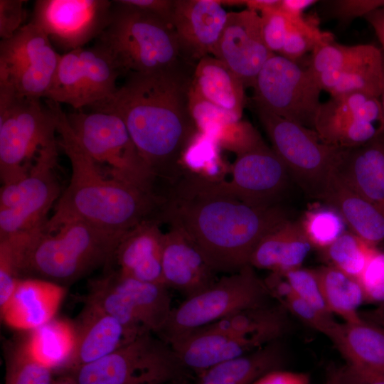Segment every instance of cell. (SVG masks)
Returning <instances> with one entry per match:
<instances>
[{"instance_id": "8", "label": "cell", "mask_w": 384, "mask_h": 384, "mask_svg": "<svg viewBox=\"0 0 384 384\" xmlns=\"http://www.w3.org/2000/svg\"><path fill=\"white\" fill-rule=\"evenodd\" d=\"M77 384H166L195 380L167 342L144 334L114 352L68 373Z\"/></svg>"}, {"instance_id": "29", "label": "cell", "mask_w": 384, "mask_h": 384, "mask_svg": "<svg viewBox=\"0 0 384 384\" xmlns=\"http://www.w3.org/2000/svg\"><path fill=\"white\" fill-rule=\"evenodd\" d=\"M348 361L356 368L384 373V328L361 319L339 323L330 338Z\"/></svg>"}, {"instance_id": "28", "label": "cell", "mask_w": 384, "mask_h": 384, "mask_svg": "<svg viewBox=\"0 0 384 384\" xmlns=\"http://www.w3.org/2000/svg\"><path fill=\"white\" fill-rule=\"evenodd\" d=\"M191 87L206 101L242 117L245 87L220 60L211 55L202 58L195 65Z\"/></svg>"}, {"instance_id": "20", "label": "cell", "mask_w": 384, "mask_h": 384, "mask_svg": "<svg viewBox=\"0 0 384 384\" xmlns=\"http://www.w3.org/2000/svg\"><path fill=\"white\" fill-rule=\"evenodd\" d=\"M161 270L164 284L186 298L201 292L218 279L198 246L175 226H170L164 235Z\"/></svg>"}, {"instance_id": "45", "label": "cell", "mask_w": 384, "mask_h": 384, "mask_svg": "<svg viewBox=\"0 0 384 384\" xmlns=\"http://www.w3.org/2000/svg\"><path fill=\"white\" fill-rule=\"evenodd\" d=\"M119 3L151 13L170 23L174 0H118Z\"/></svg>"}, {"instance_id": "40", "label": "cell", "mask_w": 384, "mask_h": 384, "mask_svg": "<svg viewBox=\"0 0 384 384\" xmlns=\"http://www.w3.org/2000/svg\"><path fill=\"white\" fill-rule=\"evenodd\" d=\"M281 304L289 314L294 316L311 329L331 338L338 324L332 316L319 311L294 293L285 299Z\"/></svg>"}, {"instance_id": "36", "label": "cell", "mask_w": 384, "mask_h": 384, "mask_svg": "<svg viewBox=\"0 0 384 384\" xmlns=\"http://www.w3.org/2000/svg\"><path fill=\"white\" fill-rule=\"evenodd\" d=\"M379 48L372 44L346 46L329 39L314 48L309 68L316 74L339 70L361 61Z\"/></svg>"}, {"instance_id": "19", "label": "cell", "mask_w": 384, "mask_h": 384, "mask_svg": "<svg viewBox=\"0 0 384 384\" xmlns=\"http://www.w3.org/2000/svg\"><path fill=\"white\" fill-rule=\"evenodd\" d=\"M228 14L218 0H174L170 23L184 60L192 65L211 55L224 29Z\"/></svg>"}, {"instance_id": "35", "label": "cell", "mask_w": 384, "mask_h": 384, "mask_svg": "<svg viewBox=\"0 0 384 384\" xmlns=\"http://www.w3.org/2000/svg\"><path fill=\"white\" fill-rule=\"evenodd\" d=\"M6 384H53V371L31 353L26 339L5 346Z\"/></svg>"}, {"instance_id": "44", "label": "cell", "mask_w": 384, "mask_h": 384, "mask_svg": "<svg viewBox=\"0 0 384 384\" xmlns=\"http://www.w3.org/2000/svg\"><path fill=\"white\" fill-rule=\"evenodd\" d=\"M23 0H0V36L2 40L12 37L22 26L25 18Z\"/></svg>"}, {"instance_id": "18", "label": "cell", "mask_w": 384, "mask_h": 384, "mask_svg": "<svg viewBox=\"0 0 384 384\" xmlns=\"http://www.w3.org/2000/svg\"><path fill=\"white\" fill-rule=\"evenodd\" d=\"M274 54L264 41L257 12L247 9L228 12L213 56L226 64L245 88L253 87L260 70Z\"/></svg>"}, {"instance_id": "6", "label": "cell", "mask_w": 384, "mask_h": 384, "mask_svg": "<svg viewBox=\"0 0 384 384\" xmlns=\"http://www.w3.org/2000/svg\"><path fill=\"white\" fill-rule=\"evenodd\" d=\"M55 115L40 99L0 89V177L2 185L28 174L41 151L56 142Z\"/></svg>"}, {"instance_id": "24", "label": "cell", "mask_w": 384, "mask_h": 384, "mask_svg": "<svg viewBox=\"0 0 384 384\" xmlns=\"http://www.w3.org/2000/svg\"><path fill=\"white\" fill-rule=\"evenodd\" d=\"M66 292L64 286L38 279L19 280L1 317L9 326L31 331L55 318Z\"/></svg>"}, {"instance_id": "7", "label": "cell", "mask_w": 384, "mask_h": 384, "mask_svg": "<svg viewBox=\"0 0 384 384\" xmlns=\"http://www.w3.org/2000/svg\"><path fill=\"white\" fill-rule=\"evenodd\" d=\"M67 117L79 142L106 176L159 193L155 188L156 177L118 116L78 110Z\"/></svg>"}, {"instance_id": "27", "label": "cell", "mask_w": 384, "mask_h": 384, "mask_svg": "<svg viewBox=\"0 0 384 384\" xmlns=\"http://www.w3.org/2000/svg\"><path fill=\"white\" fill-rule=\"evenodd\" d=\"M313 246L300 220L289 219L266 235L254 249L249 265L285 273L301 267Z\"/></svg>"}, {"instance_id": "15", "label": "cell", "mask_w": 384, "mask_h": 384, "mask_svg": "<svg viewBox=\"0 0 384 384\" xmlns=\"http://www.w3.org/2000/svg\"><path fill=\"white\" fill-rule=\"evenodd\" d=\"M236 155L231 166L230 180L202 183L255 207L279 205L292 178L272 148L262 138Z\"/></svg>"}, {"instance_id": "48", "label": "cell", "mask_w": 384, "mask_h": 384, "mask_svg": "<svg viewBox=\"0 0 384 384\" xmlns=\"http://www.w3.org/2000/svg\"><path fill=\"white\" fill-rule=\"evenodd\" d=\"M317 3L316 0H281L279 9L291 21L304 17V11Z\"/></svg>"}, {"instance_id": "32", "label": "cell", "mask_w": 384, "mask_h": 384, "mask_svg": "<svg viewBox=\"0 0 384 384\" xmlns=\"http://www.w3.org/2000/svg\"><path fill=\"white\" fill-rule=\"evenodd\" d=\"M316 75L321 90L329 92L331 97L366 93L380 97L383 80L382 50L380 48L366 58L343 69Z\"/></svg>"}, {"instance_id": "21", "label": "cell", "mask_w": 384, "mask_h": 384, "mask_svg": "<svg viewBox=\"0 0 384 384\" xmlns=\"http://www.w3.org/2000/svg\"><path fill=\"white\" fill-rule=\"evenodd\" d=\"M157 218L145 220L129 230L119 242L105 270L138 280L163 284L164 235ZM165 285V284H164Z\"/></svg>"}, {"instance_id": "11", "label": "cell", "mask_w": 384, "mask_h": 384, "mask_svg": "<svg viewBox=\"0 0 384 384\" xmlns=\"http://www.w3.org/2000/svg\"><path fill=\"white\" fill-rule=\"evenodd\" d=\"M58 141L44 148L26 176L2 185L0 192V238L44 227L48 214L60 196L55 168Z\"/></svg>"}, {"instance_id": "14", "label": "cell", "mask_w": 384, "mask_h": 384, "mask_svg": "<svg viewBox=\"0 0 384 384\" xmlns=\"http://www.w3.org/2000/svg\"><path fill=\"white\" fill-rule=\"evenodd\" d=\"M60 54L47 34L30 21L0 43V89L18 96L45 97Z\"/></svg>"}, {"instance_id": "54", "label": "cell", "mask_w": 384, "mask_h": 384, "mask_svg": "<svg viewBox=\"0 0 384 384\" xmlns=\"http://www.w3.org/2000/svg\"><path fill=\"white\" fill-rule=\"evenodd\" d=\"M338 380V370H334L330 373L324 384H337Z\"/></svg>"}, {"instance_id": "26", "label": "cell", "mask_w": 384, "mask_h": 384, "mask_svg": "<svg viewBox=\"0 0 384 384\" xmlns=\"http://www.w3.org/2000/svg\"><path fill=\"white\" fill-rule=\"evenodd\" d=\"M342 217L350 231L370 245L384 240V212L346 183L334 171L321 199Z\"/></svg>"}, {"instance_id": "43", "label": "cell", "mask_w": 384, "mask_h": 384, "mask_svg": "<svg viewBox=\"0 0 384 384\" xmlns=\"http://www.w3.org/2000/svg\"><path fill=\"white\" fill-rule=\"evenodd\" d=\"M331 15L341 26L384 7V0H336L328 1Z\"/></svg>"}, {"instance_id": "52", "label": "cell", "mask_w": 384, "mask_h": 384, "mask_svg": "<svg viewBox=\"0 0 384 384\" xmlns=\"http://www.w3.org/2000/svg\"><path fill=\"white\" fill-rule=\"evenodd\" d=\"M53 384H77V383L71 375L63 373L55 379Z\"/></svg>"}, {"instance_id": "4", "label": "cell", "mask_w": 384, "mask_h": 384, "mask_svg": "<svg viewBox=\"0 0 384 384\" xmlns=\"http://www.w3.org/2000/svg\"><path fill=\"white\" fill-rule=\"evenodd\" d=\"M127 233L72 220L51 229L18 234L14 243L21 277L62 286L73 283L106 267Z\"/></svg>"}, {"instance_id": "51", "label": "cell", "mask_w": 384, "mask_h": 384, "mask_svg": "<svg viewBox=\"0 0 384 384\" xmlns=\"http://www.w3.org/2000/svg\"><path fill=\"white\" fill-rule=\"evenodd\" d=\"M361 317L369 322L384 328V304L378 305L376 308L359 312Z\"/></svg>"}, {"instance_id": "34", "label": "cell", "mask_w": 384, "mask_h": 384, "mask_svg": "<svg viewBox=\"0 0 384 384\" xmlns=\"http://www.w3.org/2000/svg\"><path fill=\"white\" fill-rule=\"evenodd\" d=\"M375 250V246L366 242L352 232L345 231L321 251L328 265L358 279Z\"/></svg>"}, {"instance_id": "1", "label": "cell", "mask_w": 384, "mask_h": 384, "mask_svg": "<svg viewBox=\"0 0 384 384\" xmlns=\"http://www.w3.org/2000/svg\"><path fill=\"white\" fill-rule=\"evenodd\" d=\"M191 65L129 73L112 98L91 107L124 122L139 154L168 188L182 178L183 152L198 132L189 107Z\"/></svg>"}, {"instance_id": "5", "label": "cell", "mask_w": 384, "mask_h": 384, "mask_svg": "<svg viewBox=\"0 0 384 384\" xmlns=\"http://www.w3.org/2000/svg\"><path fill=\"white\" fill-rule=\"evenodd\" d=\"M112 3L110 22L97 43L111 54L122 74L163 70L186 62L171 24L145 11Z\"/></svg>"}, {"instance_id": "47", "label": "cell", "mask_w": 384, "mask_h": 384, "mask_svg": "<svg viewBox=\"0 0 384 384\" xmlns=\"http://www.w3.org/2000/svg\"><path fill=\"white\" fill-rule=\"evenodd\" d=\"M252 384H310V377L306 373L277 369L263 375Z\"/></svg>"}, {"instance_id": "23", "label": "cell", "mask_w": 384, "mask_h": 384, "mask_svg": "<svg viewBox=\"0 0 384 384\" xmlns=\"http://www.w3.org/2000/svg\"><path fill=\"white\" fill-rule=\"evenodd\" d=\"M103 276L123 299L129 326L141 334L158 336L173 309L169 288L163 284L138 280L114 270H105Z\"/></svg>"}, {"instance_id": "42", "label": "cell", "mask_w": 384, "mask_h": 384, "mask_svg": "<svg viewBox=\"0 0 384 384\" xmlns=\"http://www.w3.org/2000/svg\"><path fill=\"white\" fill-rule=\"evenodd\" d=\"M264 41L269 50L279 54L282 50L292 21L279 8L262 12L260 14Z\"/></svg>"}, {"instance_id": "38", "label": "cell", "mask_w": 384, "mask_h": 384, "mask_svg": "<svg viewBox=\"0 0 384 384\" xmlns=\"http://www.w3.org/2000/svg\"><path fill=\"white\" fill-rule=\"evenodd\" d=\"M334 38L331 33L322 31L310 20L304 16L292 21V26L287 34L281 55L297 62L306 53L312 52L321 42Z\"/></svg>"}, {"instance_id": "30", "label": "cell", "mask_w": 384, "mask_h": 384, "mask_svg": "<svg viewBox=\"0 0 384 384\" xmlns=\"http://www.w3.org/2000/svg\"><path fill=\"white\" fill-rule=\"evenodd\" d=\"M284 358L282 346L275 341L212 366L197 375L193 384H252L263 375L281 369Z\"/></svg>"}, {"instance_id": "55", "label": "cell", "mask_w": 384, "mask_h": 384, "mask_svg": "<svg viewBox=\"0 0 384 384\" xmlns=\"http://www.w3.org/2000/svg\"><path fill=\"white\" fill-rule=\"evenodd\" d=\"M337 384H342L340 381H339V374H338V383Z\"/></svg>"}, {"instance_id": "9", "label": "cell", "mask_w": 384, "mask_h": 384, "mask_svg": "<svg viewBox=\"0 0 384 384\" xmlns=\"http://www.w3.org/2000/svg\"><path fill=\"white\" fill-rule=\"evenodd\" d=\"M272 299L264 280L247 265L173 308L158 336L170 344L231 314L267 304Z\"/></svg>"}, {"instance_id": "53", "label": "cell", "mask_w": 384, "mask_h": 384, "mask_svg": "<svg viewBox=\"0 0 384 384\" xmlns=\"http://www.w3.org/2000/svg\"><path fill=\"white\" fill-rule=\"evenodd\" d=\"M382 55H383V80H382L381 91H380V100L381 102V106H382V109H383V112L384 114V51L383 50H382Z\"/></svg>"}, {"instance_id": "12", "label": "cell", "mask_w": 384, "mask_h": 384, "mask_svg": "<svg viewBox=\"0 0 384 384\" xmlns=\"http://www.w3.org/2000/svg\"><path fill=\"white\" fill-rule=\"evenodd\" d=\"M253 88L256 108L314 129L322 90L309 67L274 54L260 70Z\"/></svg>"}, {"instance_id": "33", "label": "cell", "mask_w": 384, "mask_h": 384, "mask_svg": "<svg viewBox=\"0 0 384 384\" xmlns=\"http://www.w3.org/2000/svg\"><path fill=\"white\" fill-rule=\"evenodd\" d=\"M326 303L331 312L346 322L360 321L358 308L366 302L359 280L331 265L315 269Z\"/></svg>"}, {"instance_id": "41", "label": "cell", "mask_w": 384, "mask_h": 384, "mask_svg": "<svg viewBox=\"0 0 384 384\" xmlns=\"http://www.w3.org/2000/svg\"><path fill=\"white\" fill-rule=\"evenodd\" d=\"M358 280L366 302L384 304V252L375 251Z\"/></svg>"}, {"instance_id": "39", "label": "cell", "mask_w": 384, "mask_h": 384, "mask_svg": "<svg viewBox=\"0 0 384 384\" xmlns=\"http://www.w3.org/2000/svg\"><path fill=\"white\" fill-rule=\"evenodd\" d=\"M293 292L310 306L328 316H332L315 269L299 267L283 274Z\"/></svg>"}, {"instance_id": "49", "label": "cell", "mask_w": 384, "mask_h": 384, "mask_svg": "<svg viewBox=\"0 0 384 384\" xmlns=\"http://www.w3.org/2000/svg\"><path fill=\"white\" fill-rule=\"evenodd\" d=\"M364 18L373 29L384 51V7L380 8L366 15Z\"/></svg>"}, {"instance_id": "13", "label": "cell", "mask_w": 384, "mask_h": 384, "mask_svg": "<svg viewBox=\"0 0 384 384\" xmlns=\"http://www.w3.org/2000/svg\"><path fill=\"white\" fill-rule=\"evenodd\" d=\"M121 75L116 61L101 45L79 48L60 54L45 98L69 105L75 110L92 107L114 97Z\"/></svg>"}, {"instance_id": "37", "label": "cell", "mask_w": 384, "mask_h": 384, "mask_svg": "<svg viewBox=\"0 0 384 384\" xmlns=\"http://www.w3.org/2000/svg\"><path fill=\"white\" fill-rule=\"evenodd\" d=\"M300 221L313 247L320 250L346 231L343 219L330 206L307 211Z\"/></svg>"}, {"instance_id": "3", "label": "cell", "mask_w": 384, "mask_h": 384, "mask_svg": "<svg viewBox=\"0 0 384 384\" xmlns=\"http://www.w3.org/2000/svg\"><path fill=\"white\" fill-rule=\"evenodd\" d=\"M46 103L55 115L58 146L70 161L71 176L45 228L80 220L125 233L145 220L156 218L164 196L106 176L79 142L60 104L50 100Z\"/></svg>"}, {"instance_id": "46", "label": "cell", "mask_w": 384, "mask_h": 384, "mask_svg": "<svg viewBox=\"0 0 384 384\" xmlns=\"http://www.w3.org/2000/svg\"><path fill=\"white\" fill-rule=\"evenodd\" d=\"M342 384H384V373L370 372L347 365L338 369Z\"/></svg>"}, {"instance_id": "16", "label": "cell", "mask_w": 384, "mask_h": 384, "mask_svg": "<svg viewBox=\"0 0 384 384\" xmlns=\"http://www.w3.org/2000/svg\"><path fill=\"white\" fill-rule=\"evenodd\" d=\"M314 129L326 144L351 149L384 132V114L379 97L352 93L331 97L321 102Z\"/></svg>"}, {"instance_id": "2", "label": "cell", "mask_w": 384, "mask_h": 384, "mask_svg": "<svg viewBox=\"0 0 384 384\" xmlns=\"http://www.w3.org/2000/svg\"><path fill=\"white\" fill-rule=\"evenodd\" d=\"M157 219L186 233L217 273L231 274L249 265L260 241L291 218L280 204L255 207L198 181L181 180L166 192Z\"/></svg>"}, {"instance_id": "31", "label": "cell", "mask_w": 384, "mask_h": 384, "mask_svg": "<svg viewBox=\"0 0 384 384\" xmlns=\"http://www.w3.org/2000/svg\"><path fill=\"white\" fill-rule=\"evenodd\" d=\"M26 343L38 361L53 372L63 374L67 371L75 352V328L67 320L54 318L30 331Z\"/></svg>"}, {"instance_id": "22", "label": "cell", "mask_w": 384, "mask_h": 384, "mask_svg": "<svg viewBox=\"0 0 384 384\" xmlns=\"http://www.w3.org/2000/svg\"><path fill=\"white\" fill-rule=\"evenodd\" d=\"M74 326L76 349L65 373L107 356L142 335L87 300Z\"/></svg>"}, {"instance_id": "17", "label": "cell", "mask_w": 384, "mask_h": 384, "mask_svg": "<svg viewBox=\"0 0 384 384\" xmlns=\"http://www.w3.org/2000/svg\"><path fill=\"white\" fill-rule=\"evenodd\" d=\"M112 6V1L107 0H38L31 21L67 53L100 36L110 22Z\"/></svg>"}, {"instance_id": "10", "label": "cell", "mask_w": 384, "mask_h": 384, "mask_svg": "<svg viewBox=\"0 0 384 384\" xmlns=\"http://www.w3.org/2000/svg\"><path fill=\"white\" fill-rule=\"evenodd\" d=\"M256 111L291 178L308 196L321 200L343 149L326 144L313 129L262 109Z\"/></svg>"}, {"instance_id": "25", "label": "cell", "mask_w": 384, "mask_h": 384, "mask_svg": "<svg viewBox=\"0 0 384 384\" xmlns=\"http://www.w3.org/2000/svg\"><path fill=\"white\" fill-rule=\"evenodd\" d=\"M335 172L384 212V132L361 146L343 149Z\"/></svg>"}, {"instance_id": "50", "label": "cell", "mask_w": 384, "mask_h": 384, "mask_svg": "<svg viewBox=\"0 0 384 384\" xmlns=\"http://www.w3.org/2000/svg\"><path fill=\"white\" fill-rule=\"evenodd\" d=\"M281 0H247L244 4L247 9L258 13L279 9Z\"/></svg>"}]
</instances>
